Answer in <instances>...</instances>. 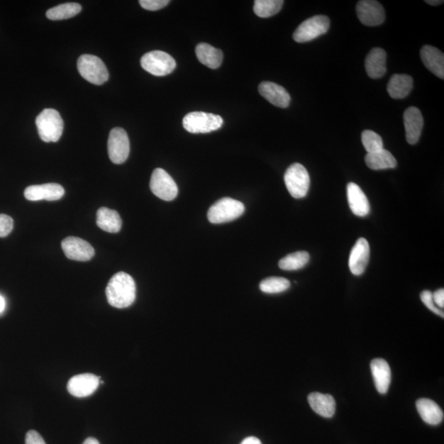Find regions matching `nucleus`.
Wrapping results in <instances>:
<instances>
[{
  "instance_id": "f257e3e1",
  "label": "nucleus",
  "mask_w": 444,
  "mask_h": 444,
  "mask_svg": "<svg viewBox=\"0 0 444 444\" xmlns=\"http://www.w3.org/2000/svg\"><path fill=\"white\" fill-rule=\"evenodd\" d=\"M106 294L111 306L117 309L130 307L136 299L135 282L127 273L118 272L108 283Z\"/></svg>"
},
{
  "instance_id": "f03ea898",
  "label": "nucleus",
  "mask_w": 444,
  "mask_h": 444,
  "mask_svg": "<svg viewBox=\"0 0 444 444\" xmlns=\"http://www.w3.org/2000/svg\"><path fill=\"white\" fill-rule=\"evenodd\" d=\"M39 136L45 143H56L64 131V121L60 113L54 109H45L35 118Z\"/></svg>"
},
{
  "instance_id": "7ed1b4c3",
  "label": "nucleus",
  "mask_w": 444,
  "mask_h": 444,
  "mask_svg": "<svg viewBox=\"0 0 444 444\" xmlns=\"http://www.w3.org/2000/svg\"><path fill=\"white\" fill-rule=\"evenodd\" d=\"M77 70L80 75L92 84L102 85L109 79V72L104 62L95 55H81L77 60Z\"/></svg>"
},
{
  "instance_id": "20e7f679",
  "label": "nucleus",
  "mask_w": 444,
  "mask_h": 444,
  "mask_svg": "<svg viewBox=\"0 0 444 444\" xmlns=\"http://www.w3.org/2000/svg\"><path fill=\"white\" fill-rule=\"evenodd\" d=\"M245 205L231 198H223L216 202L209 210L211 223L222 224L239 218L245 213Z\"/></svg>"
},
{
  "instance_id": "39448f33",
  "label": "nucleus",
  "mask_w": 444,
  "mask_h": 444,
  "mask_svg": "<svg viewBox=\"0 0 444 444\" xmlns=\"http://www.w3.org/2000/svg\"><path fill=\"white\" fill-rule=\"evenodd\" d=\"M223 118L214 113L195 111L189 113L183 120L185 131L191 133H208L220 130Z\"/></svg>"
},
{
  "instance_id": "423d86ee",
  "label": "nucleus",
  "mask_w": 444,
  "mask_h": 444,
  "mask_svg": "<svg viewBox=\"0 0 444 444\" xmlns=\"http://www.w3.org/2000/svg\"><path fill=\"white\" fill-rule=\"evenodd\" d=\"M284 180L289 193L293 198L306 197L311 185V177L303 165L295 163L289 167L284 175Z\"/></svg>"
},
{
  "instance_id": "0eeeda50",
  "label": "nucleus",
  "mask_w": 444,
  "mask_h": 444,
  "mask_svg": "<svg viewBox=\"0 0 444 444\" xmlns=\"http://www.w3.org/2000/svg\"><path fill=\"white\" fill-rule=\"evenodd\" d=\"M141 66L149 74L162 77L172 73L177 67V62L164 51L153 50L142 57Z\"/></svg>"
},
{
  "instance_id": "6e6552de",
  "label": "nucleus",
  "mask_w": 444,
  "mask_h": 444,
  "mask_svg": "<svg viewBox=\"0 0 444 444\" xmlns=\"http://www.w3.org/2000/svg\"><path fill=\"white\" fill-rule=\"evenodd\" d=\"M329 28V18L324 15H318L299 25L293 34V39L298 43H307L326 33Z\"/></svg>"
},
{
  "instance_id": "1a4fd4ad",
  "label": "nucleus",
  "mask_w": 444,
  "mask_h": 444,
  "mask_svg": "<svg viewBox=\"0 0 444 444\" xmlns=\"http://www.w3.org/2000/svg\"><path fill=\"white\" fill-rule=\"evenodd\" d=\"M131 152V143L128 134L123 128H115L108 138V154L111 161L115 164L126 162Z\"/></svg>"
},
{
  "instance_id": "9d476101",
  "label": "nucleus",
  "mask_w": 444,
  "mask_h": 444,
  "mask_svg": "<svg viewBox=\"0 0 444 444\" xmlns=\"http://www.w3.org/2000/svg\"><path fill=\"white\" fill-rule=\"evenodd\" d=\"M150 189L153 194L164 201H172L178 195L177 183L166 170L162 168L154 170L150 182Z\"/></svg>"
},
{
  "instance_id": "9b49d317",
  "label": "nucleus",
  "mask_w": 444,
  "mask_h": 444,
  "mask_svg": "<svg viewBox=\"0 0 444 444\" xmlns=\"http://www.w3.org/2000/svg\"><path fill=\"white\" fill-rule=\"evenodd\" d=\"M356 13L361 23L369 27L381 25L385 20V11L382 5L374 0H361L356 5Z\"/></svg>"
},
{
  "instance_id": "f8f14e48",
  "label": "nucleus",
  "mask_w": 444,
  "mask_h": 444,
  "mask_svg": "<svg viewBox=\"0 0 444 444\" xmlns=\"http://www.w3.org/2000/svg\"><path fill=\"white\" fill-rule=\"evenodd\" d=\"M62 250L68 259L71 260L87 262L95 255V250L89 242L70 236L61 243Z\"/></svg>"
},
{
  "instance_id": "ddd939ff",
  "label": "nucleus",
  "mask_w": 444,
  "mask_h": 444,
  "mask_svg": "<svg viewBox=\"0 0 444 444\" xmlns=\"http://www.w3.org/2000/svg\"><path fill=\"white\" fill-rule=\"evenodd\" d=\"M370 255V248L367 240L359 239L353 248L349 257V267L353 274H363L369 263Z\"/></svg>"
},
{
  "instance_id": "4468645a",
  "label": "nucleus",
  "mask_w": 444,
  "mask_h": 444,
  "mask_svg": "<svg viewBox=\"0 0 444 444\" xmlns=\"http://www.w3.org/2000/svg\"><path fill=\"white\" fill-rule=\"evenodd\" d=\"M100 384V378L92 374H82L73 377L68 383V391L76 397L91 395Z\"/></svg>"
},
{
  "instance_id": "2eb2a0df",
  "label": "nucleus",
  "mask_w": 444,
  "mask_h": 444,
  "mask_svg": "<svg viewBox=\"0 0 444 444\" xmlns=\"http://www.w3.org/2000/svg\"><path fill=\"white\" fill-rule=\"evenodd\" d=\"M64 195L65 189L55 183L29 186L24 192L25 198L29 201H57Z\"/></svg>"
},
{
  "instance_id": "dca6fc26",
  "label": "nucleus",
  "mask_w": 444,
  "mask_h": 444,
  "mask_svg": "<svg viewBox=\"0 0 444 444\" xmlns=\"http://www.w3.org/2000/svg\"><path fill=\"white\" fill-rule=\"evenodd\" d=\"M404 120L406 141L411 145H415L419 141L424 126L422 113L418 108L409 107L404 112Z\"/></svg>"
},
{
  "instance_id": "f3484780",
  "label": "nucleus",
  "mask_w": 444,
  "mask_h": 444,
  "mask_svg": "<svg viewBox=\"0 0 444 444\" xmlns=\"http://www.w3.org/2000/svg\"><path fill=\"white\" fill-rule=\"evenodd\" d=\"M259 91L262 97L273 106L287 108L290 105L291 96L283 87L272 82H262L259 86Z\"/></svg>"
},
{
  "instance_id": "a211bd4d",
  "label": "nucleus",
  "mask_w": 444,
  "mask_h": 444,
  "mask_svg": "<svg viewBox=\"0 0 444 444\" xmlns=\"http://www.w3.org/2000/svg\"><path fill=\"white\" fill-rule=\"evenodd\" d=\"M370 368L376 389L381 394H387L391 383V370L389 363L384 359H374L371 361Z\"/></svg>"
},
{
  "instance_id": "6ab92c4d",
  "label": "nucleus",
  "mask_w": 444,
  "mask_h": 444,
  "mask_svg": "<svg viewBox=\"0 0 444 444\" xmlns=\"http://www.w3.org/2000/svg\"><path fill=\"white\" fill-rule=\"evenodd\" d=\"M421 58L431 73L444 79V55L442 51L431 45H424L421 50Z\"/></svg>"
},
{
  "instance_id": "aec40b11",
  "label": "nucleus",
  "mask_w": 444,
  "mask_h": 444,
  "mask_svg": "<svg viewBox=\"0 0 444 444\" xmlns=\"http://www.w3.org/2000/svg\"><path fill=\"white\" fill-rule=\"evenodd\" d=\"M348 199L350 209L355 216H365L370 214L369 200L358 184H348Z\"/></svg>"
},
{
  "instance_id": "412c9836",
  "label": "nucleus",
  "mask_w": 444,
  "mask_h": 444,
  "mask_svg": "<svg viewBox=\"0 0 444 444\" xmlns=\"http://www.w3.org/2000/svg\"><path fill=\"white\" fill-rule=\"evenodd\" d=\"M387 54L384 50L374 48L370 51L365 59L366 73L371 79H378L387 72Z\"/></svg>"
},
{
  "instance_id": "4be33fe9",
  "label": "nucleus",
  "mask_w": 444,
  "mask_h": 444,
  "mask_svg": "<svg viewBox=\"0 0 444 444\" xmlns=\"http://www.w3.org/2000/svg\"><path fill=\"white\" fill-rule=\"evenodd\" d=\"M309 404L317 414L325 418H331L335 411V401L330 394L312 392L308 396Z\"/></svg>"
},
{
  "instance_id": "5701e85b",
  "label": "nucleus",
  "mask_w": 444,
  "mask_h": 444,
  "mask_svg": "<svg viewBox=\"0 0 444 444\" xmlns=\"http://www.w3.org/2000/svg\"><path fill=\"white\" fill-rule=\"evenodd\" d=\"M418 413L422 420L431 426H438L443 420V411L436 402L427 399L416 401Z\"/></svg>"
},
{
  "instance_id": "b1692460",
  "label": "nucleus",
  "mask_w": 444,
  "mask_h": 444,
  "mask_svg": "<svg viewBox=\"0 0 444 444\" xmlns=\"http://www.w3.org/2000/svg\"><path fill=\"white\" fill-rule=\"evenodd\" d=\"M196 55L201 64L209 67L210 69L219 68L223 60V53L219 49H216L209 44L199 43L196 46Z\"/></svg>"
},
{
  "instance_id": "393cba45",
  "label": "nucleus",
  "mask_w": 444,
  "mask_h": 444,
  "mask_svg": "<svg viewBox=\"0 0 444 444\" xmlns=\"http://www.w3.org/2000/svg\"><path fill=\"white\" fill-rule=\"evenodd\" d=\"M96 224L104 231L118 233L121 230L122 219L116 211L101 208L97 211Z\"/></svg>"
},
{
  "instance_id": "a878e982",
  "label": "nucleus",
  "mask_w": 444,
  "mask_h": 444,
  "mask_svg": "<svg viewBox=\"0 0 444 444\" xmlns=\"http://www.w3.org/2000/svg\"><path fill=\"white\" fill-rule=\"evenodd\" d=\"M413 89V79L409 75L394 74L392 76L389 84L388 92L394 99H402L410 94Z\"/></svg>"
},
{
  "instance_id": "bb28decb",
  "label": "nucleus",
  "mask_w": 444,
  "mask_h": 444,
  "mask_svg": "<svg viewBox=\"0 0 444 444\" xmlns=\"http://www.w3.org/2000/svg\"><path fill=\"white\" fill-rule=\"evenodd\" d=\"M365 163L369 168L374 170L392 169L396 167V160L394 155L385 149L366 155Z\"/></svg>"
},
{
  "instance_id": "cd10ccee",
  "label": "nucleus",
  "mask_w": 444,
  "mask_h": 444,
  "mask_svg": "<svg viewBox=\"0 0 444 444\" xmlns=\"http://www.w3.org/2000/svg\"><path fill=\"white\" fill-rule=\"evenodd\" d=\"M82 11V6L77 3H67L50 9L46 17L50 20L58 21L74 18Z\"/></svg>"
},
{
  "instance_id": "c85d7f7f",
  "label": "nucleus",
  "mask_w": 444,
  "mask_h": 444,
  "mask_svg": "<svg viewBox=\"0 0 444 444\" xmlns=\"http://www.w3.org/2000/svg\"><path fill=\"white\" fill-rule=\"evenodd\" d=\"M311 259L309 252L306 251H299L288 255L279 261V267L285 271H295L301 270Z\"/></svg>"
},
{
  "instance_id": "c756f323",
  "label": "nucleus",
  "mask_w": 444,
  "mask_h": 444,
  "mask_svg": "<svg viewBox=\"0 0 444 444\" xmlns=\"http://www.w3.org/2000/svg\"><path fill=\"white\" fill-rule=\"evenodd\" d=\"M283 4L282 0H256L254 11L260 18H270L280 12Z\"/></svg>"
},
{
  "instance_id": "7c9ffc66",
  "label": "nucleus",
  "mask_w": 444,
  "mask_h": 444,
  "mask_svg": "<svg viewBox=\"0 0 444 444\" xmlns=\"http://www.w3.org/2000/svg\"><path fill=\"white\" fill-rule=\"evenodd\" d=\"M291 287V283L283 277H268L262 281L260 290L267 294H277L286 292Z\"/></svg>"
},
{
  "instance_id": "2f4dec72",
  "label": "nucleus",
  "mask_w": 444,
  "mask_h": 444,
  "mask_svg": "<svg viewBox=\"0 0 444 444\" xmlns=\"http://www.w3.org/2000/svg\"><path fill=\"white\" fill-rule=\"evenodd\" d=\"M361 141L368 153H374L384 149L383 139L372 131H365L361 134Z\"/></svg>"
},
{
  "instance_id": "473e14b6",
  "label": "nucleus",
  "mask_w": 444,
  "mask_h": 444,
  "mask_svg": "<svg viewBox=\"0 0 444 444\" xmlns=\"http://www.w3.org/2000/svg\"><path fill=\"white\" fill-rule=\"evenodd\" d=\"M421 299L425 306L430 309L433 313L440 315L442 318L444 317L443 311L441 309L438 308L435 306L433 299V293L430 291H424L421 294Z\"/></svg>"
},
{
  "instance_id": "72a5a7b5",
  "label": "nucleus",
  "mask_w": 444,
  "mask_h": 444,
  "mask_svg": "<svg viewBox=\"0 0 444 444\" xmlns=\"http://www.w3.org/2000/svg\"><path fill=\"white\" fill-rule=\"evenodd\" d=\"M13 229V220L6 214H0V237H6Z\"/></svg>"
},
{
  "instance_id": "f704fd0d",
  "label": "nucleus",
  "mask_w": 444,
  "mask_h": 444,
  "mask_svg": "<svg viewBox=\"0 0 444 444\" xmlns=\"http://www.w3.org/2000/svg\"><path fill=\"white\" fill-rule=\"evenodd\" d=\"M169 3L168 0H140L139 1L141 6L149 11H157L166 7Z\"/></svg>"
},
{
  "instance_id": "c9c22d12",
  "label": "nucleus",
  "mask_w": 444,
  "mask_h": 444,
  "mask_svg": "<svg viewBox=\"0 0 444 444\" xmlns=\"http://www.w3.org/2000/svg\"><path fill=\"white\" fill-rule=\"evenodd\" d=\"M26 444H46L40 433L35 431L28 432L26 435Z\"/></svg>"
},
{
  "instance_id": "e433bc0d",
  "label": "nucleus",
  "mask_w": 444,
  "mask_h": 444,
  "mask_svg": "<svg viewBox=\"0 0 444 444\" xmlns=\"http://www.w3.org/2000/svg\"><path fill=\"white\" fill-rule=\"evenodd\" d=\"M433 302H435V306L437 307L443 309L444 307V290L443 289H440V290H438L435 293H433Z\"/></svg>"
},
{
  "instance_id": "4c0bfd02",
  "label": "nucleus",
  "mask_w": 444,
  "mask_h": 444,
  "mask_svg": "<svg viewBox=\"0 0 444 444\" xmlns=\"http://www.w3.org/2000/svg\"><path fill=\"white\" fill-rule=\"evenodd\" d=\"M240 444H262L259 438L255 437L246 438Z\"/></svg>"
},
{
  "instance_id": "58836bf2",
  "label": "nucleus",
  "mask_w": 444,
  "mask_h": 444,
  "mask_svg": "<svg viewBox=\"0 0 444 444\" xmlns=\"http://www.w3.org/2000/svg\"><path fill=\"white\" fill-rule=\"evenodd\" d=\"M426 2L428 4L432 5V6H437V5H440L443 3V1H440V0H426Z\"/></svg>"
},
{
  "instance_id": "ea45409f",
  "label": "nucleus",
  "mask_w": 444,
  "mask_h": 444,
  "mask_svg": "<svg viewBox=\"0 0 444 444\" xmlns=\"http://www.w3.org/2000/svg\"><path fill=\"white\" fill-rule=\"evenodd\" d=\"M5 306H6V303H5V299L2 296H0V313L4 312Z\"/></svg>"
},
{
  "instance_id": "a19ab883",
  "label": "nucleus",
  "mask_w": 444,
  "mask_h": 444,
  "mask_svg": "<svg viewBox=\"0 0 444 444\" xmlns=\"http://www.w3.org/2000/svg\"><path fill=\"white\" fill-rule=\"evenodd\" d=\"M82 444H100V443L98 442V440H96V438H87V440Z\"/></svg>"
}]
</instances>
